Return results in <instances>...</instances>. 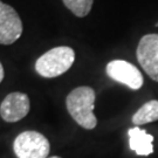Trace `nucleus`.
<instances>
[{
  "label": "nucleus",
  "instance_id": "4",
  "mask_svg": "<svg viewBox=\"0 0 158 158\" xmlns=\"http://www.w3.org/2000/svg\"><path fill=\"white\" fill-rule=\"evenodd\" d=\"M137 60L150 79L158 82V34H147L137 46Z\"/></svg>",
  "mask_w": 158,
  "mask_h": 158
},
{
  "label": "nucleus",
  "instance_id": "12",
  "mask_svg": "<svg viewBox=\"0 0 158 158\" xmlns=\"http://www.w3.org/2000/svg\"><path fill=\"white\" fill-rule=\"evenodd\" d=\"M49 158H61V157H59V156H53V157H49Z\"/></svg>",
  "mask_w": 158,
  "mask_h": 158
},
{
  "label": "nucleus",
  "instance_id": "8",
  "mask_svg": "<svg viewBox=\"0 0 158 158\" xmlns=\"http://www.w3.org/2000/svg\"><path fill=\"white\" fill-rule=\"evenodd\" d=\"M129 135V147L138 156H149L153 152V136L149 135L145 130L138 127L131 128L128 131Z\"/></svg>",
  "mask_w": 158,
  "mask_h": 158
},
{
  "label": "nucleus",
  "instance_id": "5",
  "mask_svg": "<svg viewBox=\"0 0 158 158\" xmlns=\"http://www.w3.org/2000/svg\"><path fill=\"white\" fill-rule=\"evenodd\" d=\"M23 21L18 12L0 0V45H12L23 34Z\"/></svg>",
  "mask_w": 158,
  "mask_h": 158
},
{
  "label": "nucleus",
  "instance_id": "9",
  "mask_svg": "<svg viewBox=\"0 0 158 158\" xmlns=\"http://www.w3.org/2000/svg\"><path fill=\"white\" fill-rule=\"evenodd\" d=\"M132 123L135 125H142L158 121V101L152 100L144 103L132 116Z\"/></svg>",
  "mask_w": 158,
  "mask_h": 158
},
{
  "label": "nucleus",
  "instance_id": "6",
  "mask_svg": "<svg viewBox=\"0 0 158 158\" xmlns=\"http://www.w3.org/2000/svg\"><path fill=\"white\" fill-rule=\"evenodd\" d=\"M107 75L114 81L125 85L132 90H138L144 82L143 75L138 68L123 60H114L108 63Z\"/></svg>",
  "mask_w": 158,
  "mask_h": 158
},
{
  "label": "nucleus",
  "instance_id": "2",
  "mask_svg": "<svg viewBox=\"0 0 158 158\" xmlns=\"http://www.w3.org/2000/svg\"><path fill=\"white\" fill-rule=\"evenodd\" d=\"M75 60V52L67 46H60L46 52L36 60L35 70L42 77L53 79L70 69Z\"/></svg>",
  "mask_w": 158,
  "mask_h": 158
},
{
  "label": "nucleus",
  "instance_id": "7",
  "mask_svg": "<svg viewBox=\"0 0 158 158\" xmlns=\"http://www.w3.org/2000/svg\"><path fill=\"white\" fill-rule=\"evenodd\" d=\"M31 101L27 94L10 93L0 104V116L7 123H15L25 118L29 113Z\"/></svg>",
  "mask_w": 158,
  "mask_h": 158
},
{
  "label": "nucleus",
  "instance_id": "10",
  "mask_svg": "<svg viewBox=\"0 0 158 158\" xmlns=\"http://www.w3.org/2000/svg\"><path fill=\"white\" fill-rule=\"evenodd\" d=\"M62 1L68 10L77 18L88 15L94 2V0H62Z\"/></svg>",
  "mask_w": 158,
  "mask_h": 158
},
{
  "label": "nucleus",
  "instance_id": "11",
  "mask_svg": "<svg viewBox=\"0 0 158 158\" xmlns=\"http://www.w3.org/2000/svg\"><path fill=\"white\" fill-rule=\"evenodd\" d=\"M4 77H5V70H4V66H2V63L0 62V83L2 82Z\"/></svg>",
  "mask_w": 158,
  "mask_h": 158
},
{
  "label": "nucleus",
  "instance_id": "1",
  "mask_svg": "<svg viewBox=\"0 0 158 158\" xmlns=\"http://www.w3.org/2000/svg\"><path fill=\"white\" fill-rule=\"evenodd\" d=\"M95 91L91 87H77L68 94L66 107L69 115L82 128L87 130L94 129L97 125V118L94 115Z\"/></svg>",
  "mask_w": 158,
  "mask_h": 158
},
{
  "label": "nucleus",
  "instance_id": "3",
  "mask_svg": "<svg viewBox=\"0 0 158 158\" xmlns=\"http://www.w3.org/2000/svg\"><path fill=\"white\" fill-rule=\"evenodd\" d=\"M13 150L18 158H48L49 141L38 131H23L15 137Z\"/></svg>",
  "mask_w": 158,
  "mask_h": 158
}]
</instances>
